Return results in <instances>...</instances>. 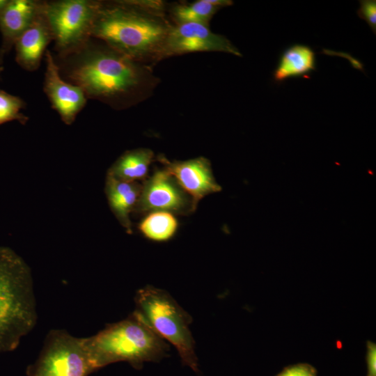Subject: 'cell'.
Listing matches in <instances>:
<instances>
[{"label":"cell","instance_id":"8","mask_svg":"<svg viewBox=\"0 0 376 376\" xmlns=\"http://www.w3.org/2000/svg\"><path fill=\"white\" fill-rule=\"evenodd\" d=\"M196 207L191 196L162 167L142 181L133 213L146 215L154 212H166L173 215H188Z\"/></svg>","mask_w":376,"mask_h":376},{"label":"cell","instance_id":"6","mask_svg":"<svg viewBox=\"0 0 376 376\" xmlns=\"http://www.w3.org/2000/svg\"><path fill=\"white\" fill-rule=\"evenodd\" d=\"M100 1H42L54 49L59 58L83 47L92 37L91 31Z\"/></svg>","mask_w":376,"mask_h":376},{"label":"cell","instance_id":"9","mask_svg":"<svg viewBox=\"0 0 376 376\" xmlns=\"http://www.w3.org/2000/svg\"><path fill=\"white\" fill-rule=\"evenodd\" d=\"M196 52H223L242 56L226 37L212 32L208 25L173 24L166 40L164 59Z\"/></svg>","mask_w":376,"mask_h":376},{"label":"cell","instance_id":"18","mask_svg":"<svg viewBox=\"0 0 376 376\" xmlns=\"http://www.w3.org/2000/svg\"><path fill=\"white\" fill-rule=\"evenodd\" d=\"M178 224L175 215L166 212H154L146 214L139 225V229L146 238L156 242L170 240L176 233Z\"/></svg>","mask_w":376,"mask_h":376},{"label":"cell","instance_id":"11","mask_svg":"<svg viewBox=\"0 0 376 376\" xmlns=\"http://www.w3.org/2000/svg\"><path fill=\"white\" fill-rule=\"evenodd\" d=\"M157 160L191 196L196 205L203 197L221 189L214 177L210 160L204 157L171 162L159 155Z\"/></svg>","mask_w":376,"mask_h":376},{"label":"cell","instance_id":"24","mask_svg":"<svg viewBox=\"0 0 376 376\" xmlns=\"http://www.w3.org/2000/svg\"><path fill=\"white\" fill-rule=\"evenodd\" d=\"M1 58H2L0 57V72H1L3 70V67L1 65Z\"/></svg>","mask_w":376,"mask_h":376},{"label":"cell","instance_id":"21","mask_svg":"<svg viewBox=\"0 0 376 376\" xmlns=\"http://www.w3.org/2000/svg\"><path fill=\"white\" fill-rule=\"evenodd\" d=\"M276 376H317V371L310 364L298 363L285 368Z\"/></svg>","mask_w":376,"mask_h":376},{"label":"cell","instance_id":"4","mask_svg":"<svg viewBox=\"0 0 376 376\" xmlns=\"http://www.w3.org/2000/svg\"><path fill=\"white\" fill-rule=\"evenodd\" d=\"M86 343L97 370L118 361L140 368L145 362L159 361L169 350L166 342L134 313L86 338Z\"/></svg>","mask_w":376,"mask_h":376},{"label":"cell","instance_id":"20","mask_svg":"<svg viewBox=\"0 0 376 376\" xmlns=\"http://www.w3.org/2000/svg\"><path fill=\"white\" fill-rule=\"evenodd\" d=\"M360 6L357 10L358 16L365 20L372 31H376V1L362 0L360 1Z\"/></svg>","mask_w":376,"mask_h":376},{"label":"cell","instance_id":"13","mask_svg":"<svg viewBox=\"0 0 376 376\" xmlns=\"http://www.w3.org/2000/svg\"><path fill=\"white\" fill-rule=\"evenodd\" d=\"M42 1L8 0L0 13L2 45L0 57L8 52L16 40L30 25L38 13Z\"/></svg>","mask_w":376,"mask_h":376},{"label":"cell","instance_id":"15","mask_svg":"<svg viewBox=\"0 0 376 376\" xmlns=\"http://www.w3.org/2000/svg\"><path fill=\"white\" fill-rule=\"evenodd\" d=\"M154 152L148 148H138L123 152L108 169L107 175L124 182L143 181L148 175Z\"/></svg>","mask_w":376,"mask_h":376},{"label":"cell","instance_id":"1","mask_svg":"<svg viewBox=\"0 0 376 376\" xmlns=\"http://www.w3.org/2000/svg\"><path fill=\"white\" fill-rule=\"evenodd\" d=\"M57 65L60 73L79 86L87 98L118 110L150 97L161 80L153 66L136 61L104 42L91 38Z\"/></svg>","mask_w":376,"mask_h":376},{"label":"cell","instance_id":"12","mask_svg":"<svg viewBox=\"0 0 376 376\" xmlns=\"http://www.w3.org/2000/svg\"><path fill=\"white\" fill-rule=\"evenodd\" d=\"M51 41L52 34L42 10V1L38 13L14 45L18 65L27 71L37 70Z\"/></svg>","mask_w":376,"mask_h":376},{"label":"cell","instance_id":"23","mask_svg":"<svg viewBox=\"0 0 376 376\" xmlns=\"http://www.w3.org/2000/svg\"><path fill=\"white\" fill-rule=\"evenodd\" d=\"M8 2V0H0V13L3 10V9L6 7Z\"/></svg>","mask_w":376,"mask_h":376},{"label":"cell","instance_id":"16","mask_svg":"<svg viewBox=\"0 0 376 376\" xmlns=\"http://www.w3.org/2000/svg\"><path fill=\"white\" fill-rule=\"evenodd\" d=\"M315 68V55L308 46L295 45L283 53L274 72L275 81L309 73Z\"/></svg>","mask_w":376,"mask_h":376},{"label":"cell","instance_id":"3","mask_svg":"<svg viewBox=\"0 0 376 376\" xmlns=\"http://www.w3.org/2000/svg\"><path fill=\"white\" fill-rule=\"evenodd\" d=\"M36 319L30 270L13 250L0 246V353L13 350Z\"/></svg>","mask_w":376,"mask_h":376},{"label":"cell","instance_id":"22","mask_svg":"<svg viewBox=\"0 0 376 376\" xmlns=\"http://www.w3.org/2000/svg\"><path fill=\"white\" fill-rule=\"evenodd\" d=\"M368 375L367 376H376V345L374 343H367L366 355Z\"/></svg>","mask_w":376,"mask_h":376},{"label":"cell","instance_id":"5","mask_svg":"<svg viewBox=\"0 0 376 376\" xmlns=\"http://www.w3.org/2000/svg\"><path fill=\"white\" fill-rule=\"evenodd\" d=\"M134 312L161 338L173 345L182 363L198 371L191 316L165 290L147 285L138 290Z\"/></svg>","mask_w":376,"mask_h":376},{"label":"cell","instance_id":"17","mask_svg":"<svg viewBox=\"0 0 376 376\" xmlns=\"http://www.w3.org/2000/svg\"><path fill=\"white\" fill-rule=\"evenodd\" d=\"M220 9L212 0L167 4V14L173 24L198 23L209 26L210 20Z\"/></svg>","mask_w":376,"mask_h":376},{"label":"cell","instance_id":"2","mask_svg":"<svg viewBox=\"0 0 376 376\" xmlns=\"http://www.w3.org/2000/svg\"><path fill=\"white\" fill-rule=\"evenodd\" d=\"M167 4L161 0L100 1L91 37L143 63L164 59L173 26Z\"/></svg>","mask_w":376,"mask_h":376},{"label":"cell","instance_id":"7","mask_svg":"<svg viewBox=\"0 0 376 376\" xmlns=\"http://www.w3.org/2000/svg\"><path fill=\"white\" fill-rule=\"evenodd\" d=\"M96 370L86 338L57 331L47 340L31 376H87Z\"/></svg>","mask_w":376,"mask_h":376},{"label":"cell","instance_id":"19","mask_svg":"<svg viewBox=\"0 0 376 376\" xmlns=\"http://www.w3.org/2000/svg\"><path fill=\"white\" fill-rule=\"evenodd\" d=\"M25 105L19 97L0 90V125L13 120L25 125L29 118L20 111Z\"/></svg>","mask_w":376,"mask_h":376},{"label":"cell","instance_id":"14","mask_svg":"<svg viewBox=\"0 0 376 376\" xmlns=\"http://www.w3.org/2000/svg\"><path fill=\"white\" fill-rule=\"evenodd\" d=\"M141 190L140 182H124L107 174L104 192L109 206L129 233H132L130 214L133 213Z\"/></svg>","mask_w":376,"mask_h":376},{"label":"cell","instance_id":"10","mask_svg":"<svg viewBox=\"0 0 376 376\" xmlns=\"http://www.w3.org/2000/svg\"><path fill=\"white\" fill-rule=\"evenodd\" d=\"M45 56L46 70L43 90L52 107L59 114L62 121L70 125L85 107L88 98L79 86L63 79L49 50L46 51Z\"/></svg>","mask_w":376,"mask_h":376}]
</instances>
